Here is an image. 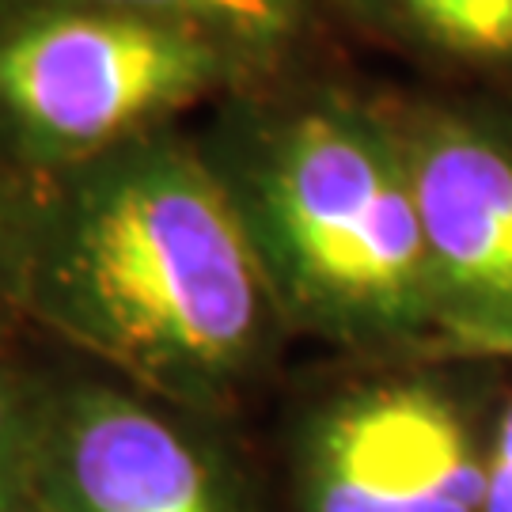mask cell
Listing matches in <instances>:
<instances>
[{
  "mask_svg": "<svg viewBox=\"0 0 512 512\" xmlns=\"http://www.w3.org/2000/svg\"><path fill=\"white\" fill-rule=\"evenodd\" d=\"M384 35L471 69L512 73V0H346Z\"/></svg>",
  "mask_w": 512,
  "mask_h": 512,
  "instance_id": "ba28073f",
  "label": "cell"
},
{
  "mask_svg": "<svg viewBox=\"0 0 512 512\" xmlns=\"http://www.w3.org/2000/svg\"><path fill=\"white\" fill-rule=\"evenodd\" d=\"M262 80L274 73L217 38L80 4L0 0V160L19 179L99 160Z\"/></svg>",
  "mask_w": 512,
  "mask_h": 512,
  "instance_id": "3957f363",
  "label": "cell"
},
{
  "mask_svg": "<svg viewBox=\"0 0 512 512\" xmlns=\"http://www.w3.org/2000/svg\"><path fill=\"white\" fill-rule=\"evenodd\" d=\"M228 99L198 141L255 243L289 330L403 346L440 327L425 232L395 118L330 88Z\"/></svg>",
  "mask_w": 512,
  "mask_h": 512,
  "instance_id": "7a4b0ae2",
  "label": "cell"
},
{
  "mask_svg": "<svg viewBox=\"0 0 512 512\" xmlns=\"http://www.w3.org/2000/svg\"><path fill=\"white\" fill-rule=\"evenodd\" d=\"M27 512H35V509H27Z\"/></svg>",
  "mask_w": 512,
  "mask_h": 512,
  "instance_id": "7c38bea8",
  "label": "cell"
},
{
  "mask_svg": "<svg viewBox=\"0 0 512 512\" xmlns=\"http://www.w3.org/2000/svg\"><path fill=\"white\" fill-rule=\"evenodd\" d=\"M19 304L27 327L198 418L236 403L289 330L228 186L175 129L23 179Z\"/></svg>",
  "mask_w": 512,
  "mask_h": 512,
  "instance_id": "6da1fadb",
  "label": "cell"
},
{
  "mask_svg": "<svg viewBox=\"0 0 512 512\" xmlns=\"http://www.w3.org/2000/svg\"><path fill=\"white\" fill-rule=\"evenodd\" d=\"M300 512H486V444L433 380L327 395L296 437Z\"/></svg>",
  "mask_w": 512,
  "mask_h": 512,
  "instance_id": "5b68a950",
  "label": "cell"
},
{
  "mask_svg": "<svg viewBox=\"0 0 512 512\" xmlns=\"http://www.w3.org/2000/svg\"><path fill=\"white\" fill-rule=\"evenodd\" d=\"M486 512H512V403L486 440Z\"/></svg>",
  "mask_w": 512,
  "mask_h": 512,
  "instance_id": "8fae6325",
  "label": "cell"
},
{
  "mask_svg": "<svg viewBox=\"0 0 512 512\" xmlns=\"http://www.w3.org/2000/svg\"><path fill=\"white\" fill-rule=\"evenodd\" d=\"M190 410L122 380L50 387L35 512H247L239 475Z\"/></svg>",
  "mask_w": 512,
  "mask_h": 512,
  "instance_id": "277c9868",
  "label": "cell"
},
{
  "mask_svg": "<svg viewBox=\"0 0 512 512\" xmlns=\"http://www.w3.org/2000/svg\"><path fill=\"white\" fill-rule=\"evenodd\" d=\"M54 4H80V8L118 12V16L179 27L190 35L217 38L274 76L311 35V19H315L311 0H54Z\"/></svg>",
  "mask_w": 512,
  "mask_h": 512,
  "instance_id": "52a82bcc",
  "label": "cell"
},
{
  "mask_svg": "<svg viewBox=\"0 0 512 512\" xmlns=\"http://www.w3.org/2000/svg\"><path fill=\"white\" fill-rule=\"evenodd\" d=\"M395 126L437 285V334L512 330V133L456 110Z\"/></svg>",
  "mask_w": 512,
  "mask_h": 512,
  "instance_id": "8992f818",
  "label": "cell"
},
{
  "mask_svg": "<svg viewBox=\"0 0 512 512\" xmlns=\"http://www.w3.org/2000/svg\"><path fill=\"white\" fill-rule=\"evenodd\" d=\"M50 387V380L19 368L0 349V512L31 509V478Z\"/></svg>",
  "mask_w": 512,
  "mask_h": 512,
  "instance_id": "9c48e42d",
  "label": "cell"
},
{
  "mask_svg": "<svg viewBox=\"0 0 512 512\" xmlns=\"http://www.w3.org/2000/svg\"><path fill=\"white\" fill-rule=\"evenodd\" d=\"M23 266V179L0 160V349L19 327H27L19 304Z\"/></svg>",
  "mask_w": 512,
  "mask_h": 512,
  "instance_id": "30bf717a",
  "label": "cell"
}]
</instances>
